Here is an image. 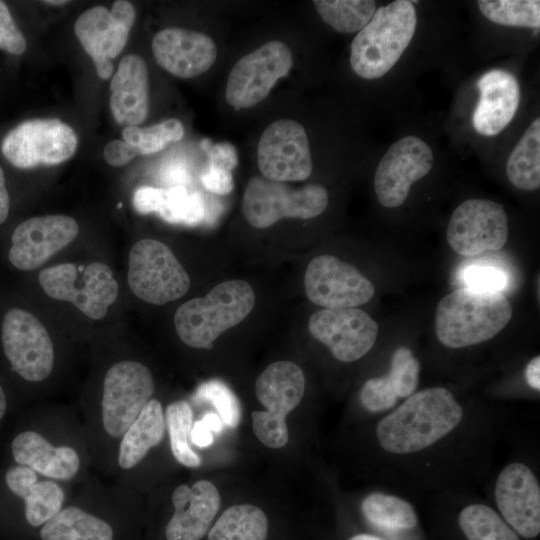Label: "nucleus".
<instances>
[{"label":"nucleus","mask_w":540,"mask_h":540,"mask_svg":"<svg viewBox=\"0 0 540 540\" xmlns=\"http://www.w3.org/2000/svg\"><path fill=\"white\" fill-rule=\"evenodd\" d=\"M463 416L461 404L449 389L426 388L414 392L379 421L377 440L388 453H416L451 433Z\"/></svg>","instance_id":"obj_1"},{"label":"nucleus","mask_w":540,"mask_h":540,"mask_svg":"<svg viewBox=\"0 0 540 540\" xmlns=\"http://www.w3.org/2000/svg\"><path fill=\"white\" fill-rule=\"evenodd\" d=\"M512 314L511 303L502 292L459 288L437 304L436 336L451 349L477 345L502 331Z\"/></svg>","instance_id":"obj_2"},{"label":"nucleus","mask_w":540,"mask_h":540,"mask_svg":"<svg viewBox=\"0 0 540 540\" xmlns=\"http://www.w3.org/2000/svg\"><path fill=\"white\" fill-rule=\"evenodd\" d=\"M416 28L417 13L411 1L397 0L376 9L351 43L354 73L365 80L385 76L411 43Z\"/></svg>","instance_id":"obj_3"},{"label":"nucleus","mask_w":540,"mask_h":540,"mask_svg":"<svg viewBox=\"0 0 540 540\" xmlns=\"http://www.w3.org/2000/svg\"><path fill=\"white\" fill-rule=\"evenodd\" d=\"M255 300L253 288L244 280L219 283L204 297L190 299L177 309L174 315L177 335L189 347L211 349L223 332L251 313Z\"/></svg>","instance_id":"obj_4"},{"label":"nucleus","mask_w":540,"mask_h":540,"mask_svg":"<svg viewBox=\"0 0 540 540\" xmlns=\"http://www.w3.org/2000/svg\"><path fill=\"white\" fill-rule=\"evenodd\" d=\"M305 376L292 361L270 364L257 378L255 394L265 411L251 413L252 428L265 446L282 448L288 443L286 416L301 402Z\"/></svg>","instance_id":"obj_5"},{"label":"nucleus","mask_w":540,"mask_h":540,"mask_svg":"<svg viewBox=\"0 0 540 540\" xmlns=\"http://www.w3.org/2000/svg\"><path fill=\"white\" fill-rule=\"evenodd\" d=\"M329 196L319 184L294 189L263 176L252 177L243 193L242 213L254 228L264 229L282 218L310 219L327 208Z\"/></svg>","instance_id":"obj_6"},{"label":"nucleus","mask_w":540,"mask_h":540,"mask_svg":"<svg viewBox=\"0 0 540 540\" xmlns=\"http://www.w3.org/2000/svg\"><path fill=\"white\" fill-rule=\"evenodd\" d=\"M51 298L72 303L87 317L104 318L118 296V283L105 263H62L42 270L38 276Z\"/></svg>","instance_id":"obj_7"},{"label":"nucleus","mask_w":540,"mask_h":540,"mask_svg":"<svg viewBox=\"0 0 540 540\" xmlns=\"http://www.w3.org/2000/svg\"><path fill=\"white\" fill-rule=\"evenodd\" d=\"M127 280L138 298L155 305L177 300L190 288V277L171 249L149 238L131 247Z\"/></svg>","instance_id":"obj_8"},{"label":"nucleus","mask_w":540,"mask_h":540,"mask_svg":"<svg viewBox=\"0 0 540 540\" xmlns=\"http://www.w3.org/2000/svg\"><path fill=\"white\" fill-rule=\"evenodd\" d=\"M74 129L58 118H35L21 122L2 139L4 158L18 169L55 166L76 152Z\"/></svg>","instance_id":"obj_9"},{"label":"nucleus","mask_w":540,"mask_h":540,"mask_svg":"<svg viewBox=\"0 0 540 540\" xmlns=\"http://www.w3.org/2000/svg\"><path fill=\"white\" fill-rule=\"evenodd\" d=\"M0 342L11 369L29 382L45 380L54 366L51 337L42 322L31 312L7 309L0 322Z\"/></svg>","instance_id":"obj_10"},{"label":"nucleus","mask_w":540,"mask_h":540,"mask_svg":"<svg viewBox=\"0 0 540 540\" xmlns=\"http://www.w3.org/2000/svg\"><path fill=\"white\" fill-rule=\"evenodd\" d=\"M292 65V52L286 43L270 41L259 46L231 69L225 89L227 103L235 110L258 104Z\"/></svg>","instance_id":"obj_11"},{"label":"nucleus","mask_w":540,"mask_h":540,"mask_svg":"<svg viewBox=\"0 0 540 540\" xmlns=\"http://www.w3.org/2000/svg\"><path fill=\"white\" fill-rule=\"evenodd\" d=\"M508 234L504 207L492 200L472 198L460 203L451 214L446 240L455 253L471 257L502 249Z\"/></svg>","instance_id":"obj_12"},{"label":"nucleus","mask_w":540,"mask_h":540,"mask_svg":"<svg viewBox=\"0 0 540 540\" xmlns=\"http://www.w3.org/2000/svg\"><path fill=\"white\" fill-rule=\"evenodd\" d=\"M135 9L129 1H115L109 11L98 5L84 11L74 25L75 35L92 58L98 76L108 79L114 66L112 59L124 49L135 22Z\"/></svg>","instance_id":"obj_13"},{"label":"nucleus","mask_w":540,"mask_h":540,"mask_svg":"<svg viewBox=\"0 0 540 540\" xmlns=\"http://www.w3.org/2000/svg\"><path fill=\"white\" fill-rule=\"evenodd\" d=\"M304 287L312 303L327 309L358 307L375 294L374 284L358 268L329 254L310 260Z\"/></svg>","instance_id":"obj_14"},{"label":"nucleus","mask_w":540,"mask_h":540,"mask_svg":"<svg viewBox=\"0 0 540 540\" xmlns=\"http://www.w3.org/2000/svg\"><path fill=\"white\" fill-rule=\"evenodd\" d=\"M434 164L432 148L420 137L405 136L394 142L378 163L374 191L381 206L397 208L412 185L427 176Z\"/></svg>","instance_id":"obj_15"},{"label":"nucleus","mask_w":540,"mask_h":540,"mask_svg":"<svg viewBox=\"0 0 540 540\" xmlns=\"http://www.w3.org/2000/svg\"><path fill=\"white\" fill-rule=\"evenodd\" d=\"M154 392L150 370L126 360L114 364L103 384L102 421L112 437L122 436L148 403Z\"/></svg>","instance_id":"obj_16"},{"label":"nucleus","mask_w":540,"mask_h":540,"mask_svg":"<svg viewBox=\"0 0 540 540\" xmlns=\"http://www.w3.org/2000/svg\"><path fill=\"white\" fill-rule=\"evenodd\" d=\"M257 163L263 177L269 180L307 179L312 172V158L304 127L291 119L269 124L259 140Z\"/></svg>","instance_id":"obj_17"},{"label":"nucleus","mask_w":540,"mask_h":540,"mask_svg":"<svg viewBox=\"0 0 540 540\" xmlns=\"http://www.w3.org/2000/svg\"><path fill=\"white\" fill-rule=\"evenodd\" d=\"M308 330L335 359L354 362L372 349L379 328L367 312L354 307L318 310L310 316Z\"/></svg>","instance_id":"obj_18"},{"label":"nucleus","mask_w":540,"mask_h":540,"mask_svg":"<svg viewBox=\"0 0 540 540\" xmlns=\"http://www.w3.org/2000/svg\"><path fill=\"white\" fill-rule=\"evenodd\" d=\"M76 220L67 215L36 216L19 223L11 233L9 263L20 271H32L69 245L78 235Z\"/></svg>","instance_id":"obj_19"},{"label":"nucleus","mask_w":540,"mask_h":540,"mask_svg":"<svg viewBox=\"0 0 540 540\" xmlns=\"http://www.w3.org/2000/svg\"><path fill=\"white\" fill-rule=\"evenodd\" d=\"M494 494L501 517L518 535L534 538L539 534L540 486L527 465H506L497 477Z\"/></svg>","instance_id":"obj_20"},{"label":"nucleus","mask_w":540,"mask_h":540,"mask_svg":"<svg viewBox=\"0 0 540 540\" xmlns=\"http://www.w3.org/2000/svg\"><path fill=\"white\" fill-rule=\"evenodd\" d=\"M156 63L179 78H193L206 72L217 58V47L206 34L171 27L159 31L152 40Z\"/></svg>","instance_id":"obj_21"},{"label":"nucleus","mask_w":540,"mask_h":540,"mask_svg":"<svg viewBox=\"0 0 540 540\" xmlns=\"http://www.w3.org/2000/svg\"><path fill=\"white\" fill-rule=\"evenodd\" d=\"M479 100L472 114L477 133L495 136L514 118L520 103V84L507 70L492 69L485 72L476 84Z\"/></svg>","instance_id":"obj_22"},{"label":"nucleus","mask_w":540,"mask_h":540,"mask_svg":"<svg viewBox=\"0 0 540 540\" xmlns=\"http://www.w3.org/2000/svg\"><path fill=\"white\" fill-rule=\"evenodd\" d=\"M174 514L166 527L167 540H201L221 503L213 483L199 480L191 487L182 484L172 494Z\"/></svg>","instance_id":"obj_23"},{"label":"nucleus","mask_w":540,"mask_h":540,"mask_svg":"<svg viewBox=\"0 0 540 540\" xmlns=\"http://www.w3.org/2000/svg\"><path fill=\"white\" fill-rule=\"evenodd\" d=\"M109 105L120 125L138 126L149 112L148 68L142 57L125 55L110 83Z\"/></svg>","instance_id":"obj_24"},{"label":"nucleus","mask_w":540,"mask_h":540,"mask_svg":"<svg viewBox=\"0 0 540 540\" xmlns=\"http://www.w3.org/2000/svg\"><path fill=\"white\" fill-rule=\"evenodd\" d=\"M11 450L16 463L53 479L68 480L80 466L79 456L73 448L52 446L34 431L19 433L12 441Z\"/></svg>","instance_id":"obj_25"},{"label":"nucleus","mask_w":540,"mask_h":540,"mask_svg":"<svg viewBox=\"0 0 540 540\" xmlns=\"http://www.w3.org/2000/svg\"><path fill=\"white\" fill-rule=\"evenodd\" d=\"M133 205L141 214L157 213L170 223L195 224L205 215L201 196L183 186L168 189L142 186L134 193Z\"/></svg>","instance_id":"obj_26"},{"label":"nucleus","mask_w":540,"mask_h":540,"mask_svg":"<svg viewBox=\"0 0 540 540\" xmlns=\"http://www.w3.org/2000/svg\"><path fill=\"white\" fill-rule=\"evenodd\" d=\"M165 426L161 403L150 399L123 434L118 456L120 467L130 469L137 465L152 447L162 441Z\"/></svg>","instance_id":"obj_27"},{"label":"nucleus","mask_w":540,"mask_h":540,"mask_svg":"<svg viewBox=\"0 0 540 540\" xmlns=\"http://www.w3.org/2000/svg\"><path fill=\"white\" fill-rule=\"evenodd\" d=\"M40 536L42 540H113V530L102 519L70 506L48 520Z\"/></svg>","instance_id":"obj_28"},{"label":"nucleus","mask_w":540,"mask_h":540,"mask_svg":"<svg viewBox=\"0 0 540 540\" xmlns=\"http://www.w3.org/2000/svg\"><path fill=\"white\" fill-rule=\"evenodd\" d=\"M506 176L512 186L522 191L540 187V118L534 119L510 153Z\"/></svg>","instance_id":"obj_29"},{"label":"nucleus","mask_w":540,"mask_h":540,"mask_svg":"<svg viewBox=\"0 0 540 540\" xmlns=\"http://www.w3.org/2000/svg\"><path fill=\"white\" fill-rule=\"evenodd\" d=\"M268 520L262 509L250 504L226 509L208 533V540H265Z\"/></svg>","instance_id":"obj_30"},{"label":"nucleus","mask_w":540,"mask_h":540,"mask_svg":"<svg viewBox=\"0 0 540 540\" xmlns=\"http://www.w3.org/2000/svg\"><path fill=\"white\" fill-rule=\"evenodd\" d=\"M361 510L369 523L388 531L410 530L418 521L415 509L408 501L385 493L366 496Z\"/></svg>","instance_id":"obj_31"},{"label":"nucleus","mask_w":540,"mask_h":540,"mask_svg":"<svg viewBox=\"0 0 540 540\" xmlns=\"http://www.w3.org/2000/svg\"><path fill=\"white\" fill-rule=\"evenodd\" d=\"M313 4L324 22L341 33L359 32L376 12L373 0H315Z\"/></svg>","instance_id":"obj_32"},{"label":"nucleus","mask_w":540,"mask_h":540,"mask_svg":"<svg viewBox=\"0 0 540 540\" xmlns=\"http://www.w3.org/2000/svg\"><path fill=\"white\" fill-rule=\"evenodd\" d=\"M460 529L467 540H520L518 534L491 507L470 504L458 517Z\"/></svg>","instance_id":"obj_33"},{"label":"nucleus","mask_w":540,"mask_h":540,"mask_svg":"<svg viewBox=\"0 0 540 540\" xmlns=\"http://www.w3.org/2000/svg\"><path fill=\"white\" fill-rule=\"evenodd\" d=\"M165 422L170 436L171 451L175 459L186 467H198L201 458L189 444L193 425V412L188 402L178 400L166 408Z\"/></svg>","instance_id":"obj_34"},{"label":"nucleus","mask_w":540,"mask_h":540,"mask_svg":"<svg viewBox=\"0 0 540 540\" xmlns=\"http://www.w3.org/2000/svg\"><path fill=\"white\" fill-rule=\"evenodd\" d=\"M477 6L489 21L503 26L539 28L538 0H479Z\"/></svg>","instance_id":"obj_35"},{"label":"nucleus","mask_w":540,"mask_h":540,"mask_svg":"<svg viewBox=\"0 0 540 540\" xmlns=\"http://www.w3.org/2000/svg\"><path fill=\"white\" fill-rule=\"evenodd\" d=\"M124 141L135 147L139 155H150L162 151L184 136L181 121L175 118L149 127L127 126L122 131Z\"/></svg>","instance_id":"obj_36"},{"label":"nucleus","mask_w":540,"mask_h":540,"mask_svg":"<svg viewBox=\"0 0 540 540\" xmlns=\"http://www.w3.org/2000/svg\"><path fill=\"white\" fill-rule=\"evenodd\" d=\"M25 502V517L34 527L45 524L62 507L64 493L61 487L52 481H35L29 484L19 495Z\"/></svg>","instance_id":"obj_37"},{"label":"nucleus","mask_w":540,"mask_h":540,"mask_svg":"<svg viewBox=\"0 0 540 540\" xmlns=\"http://www.w3.org/2000/svg\"><path fill=\"white\" fill-rule=\"evenodd\" d=\"M195 398L214 404L224 425L230 428H236L239 425L241 417L239 401L224 382L214 379L202 383L197 388Z\"/></svg>","instance_id":"obj_38"},{"label":"nucleus","mask_w":540,"mask_h":540,"mask_svg":"<svg viewBox=\"0 0 540 540\" xmlns=\"http://www.w3.org/2000/svg\"><path fill=\"white\" fill-rule=\"evenodd\" d=\"M420 363L408 347H398L392 354L387 374L398 398H407L417 388Z\"/></svg>","instance_id":"obj_39"},{"label":"nucleus","mask_w":540,"mask_h":540,"mask_svg":"<svg viewBox=\"0 0 540 540\" xmlns=\"http://www.w3.org/2000/svg\"><path fill=\"white\" fill-rule=\"evenodd\" d=\"M398 396L387 375L368 379L361 388L360 400L370 412H382L396 404Z\"/></svg>","instance_id":"obj_40"},{"label":"nucleus","mask_w":540,"mask_h":540,"mask_svg":"<svg viewBox=\"0 0 540 540\" xmlns=\"http://www.w3.org/2000/svg\"><path fill=\"white\" fill-rule=\"evenodd\" d=\"M461 277L467 288L480 291L501 292L507 283L504 272L491 266H470Z\"/></svg>","instance_id":"obj_41"},{"label":"nucleus","mask_w":540,"mask_h":540,"mask_svg":"<svg viewBox=\"0 0 540 540\" xmlns=\"http://www.w3.org/2000/svg\"><path fill=\"white\" fill-rule=\"evenodd\" d=\"M26 47L25 36L14 21L6 3L0 0V50L21 55Z\"/></svg>","instance_id":"obj_42"},{"label":"nucleus","mask_w":540,"mask_h":540,"mask_svg":"<svg viewBox=\"0 0 540 540\" xmlns=\"http://www.w3.org/2000/svg\"><path fill=\"white\" fill-rule=\"evenodd\" d=\"M223 426L224 423L218 414L208 412L192 425L190 440L199 448L208 447L214 441L213 433H219Z\"/></svg>","instance_id":"obj_43"},{"label":"nucleus","mask_w":540,"mask_h":540,"mask_svg":"<svg viewBox=\"0 0 540 540\" xmlns=\"http://www.w3.org/2000/svg\"><path fill=\"white\" fill-rule=\"evenodd\" d=\"M202 147L209 157V165L231 171L238 163V154L235 147L228 142L212 143L204 139Z\"/></svg>","instance_id":"obj_44"},{"label":"nucleus","mask_w":540,"mask_h":540,"mask_svg":"<svg viewBox=\"0 0 540 540\" xmlns=\"http://www.w3.org/2000/svg\"><path fill=\"white\" fill-rule=\"evenodd\" d=\"M200 179L207 190L219 195L230 193L234 187L231 171L212 165H208L201 174Z\"/></svg>","instance_id":"obj_45"},{"label":"nucleus","mask_w":540,"mask_h":540,"mask_svg":"<svg viewBox=\"0 0 540 540\" xmlns=\"http://www.w3.org/2000/svg\"><path fill=\"white\" fill-rule=\"evenodd\" d=\"M105 161L114 167L124 166L138 154L135 147L124 140H112L106 144L103 151Z\"/></svg>","instance_id":"obj_46"},{"label":"nucleus","mask_w":540,"mask_h":540,"mask_svg":"<svg viewBox=\"0 0 540 540\" xmlns=\"http://www.w3.org/2000/svg\"><path fill=\"white\" fill-rule=\"evenodd\" d=\"M11 209V199L7 188L6 177L3 168L0 165V226L3 225L9 217Z\"/></svg>","instance_id":"obj_47"},{"label":"nucleus","mask_w":540,"mask_h":540,"mask_svg":"<svg viewBox=\"0 0 540 540\" xmlns=\"http://www.w3.org/2000/svg\"><path fill=\"white\" fill-rule=\"evenodd\" d=\"M525 379L533 390H540V357L538 355L533 357L526 365Z\"/></svg>","instance_id":"obj_48"},{"label":"nucleus","mask_w":540,"mask_h":540,"mask_svg":"<svg viewBox=\"0 0 540 540\" xmlns=\"http://www.w3.org/2000/svg\"><path fill=\"white\" fill-rule=\"evenodd\" d=\"M6 407H7L6 396H5L4 389L0 383V420L5 415Z\"/></svg>","instance_id":"obj_49"},{"label":"nucleus","mask_w":540,"mask_h":540,"mask_svg":"<svg viewBox=\"0 0 540 540\" xmlns=\"http://www.w3.org/2000/svg\"><path fill=\"white\" fill-rule=\"evenodd\" d=\"M349 540H381L373 535L369 534H357L350 538Z\"/></svg>","instance_id":"obj_50"},{"label":"nucleus","mask_w":540,"mask_h":540,"mask_svg":"<svg viewBox=\"0 0 540 540\" xmlns=\"http://www.w3.org/2000/svg\"><path fill=\"white\" fill-rule=\"evenodd\" d=\"M43 3L49 4V5H57V6H59V5H64V4L69 3V1H66V0H63V1L62 0H45V1H43Z\"/></svg>","instance_id":"obj_51"}]
</instances>
